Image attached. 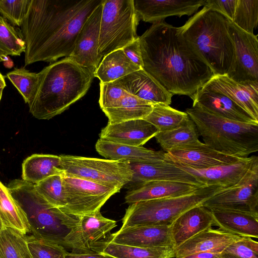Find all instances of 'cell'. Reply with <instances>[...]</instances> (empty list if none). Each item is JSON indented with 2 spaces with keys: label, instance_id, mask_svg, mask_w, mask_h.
Masks as SVG:
<instances>
[{
  "label": "cell",
  "instance_id": "obj_1",
  "mask_svg": "<svg viewBox=\"0 0 258 258\" xmlns=\"http://www.w3.org/2000/svg\"><path fill=\"white\" fill-rule=\"evenodd\" d=\"M139 39L142 69L173 95H186L193 100L214 76L178 27L164 21L153 24Z\"/></svg>",
  "mask_w": 258,
  "mask_h": 258
},
{
  "label": "cell",
  "instance_id": "obj_2",
  "mask_svg": "<svg viewBox=\"0 0 258 258\" xmlns=\"http://www.w3.org/2000/svg\"><path fill=\"white\" fill-rule=\"evenodd\" d=\"M103 0H31L21 26L25 66L69 57L81 27Z\"/></svg>",
  "mask_w": 258,
  "mask_h": 258
},
{
  "label": "cell",
  "instance_id": "obj_3",
  "mask_svg": "<svg viewBox=\"0 0 258 258\" xmlns=\"http://www.w3.org/2000/svg\"><path fill=\"white\" fill-rule=\"evenodd\" d=\"M7 187L23 212L32 236L71 249L73 253H93L83 240L81 216L52 206L37 191L34 184L22 179L12 180Z\"/></svg>",
  "mask_w": 258,
  "mask_h": 258
},
{
  "label": "cell",
  "instance_id": "obj_4",
  "mask_svg": "<svg viewBox=\"0 0 258 258\" xmlns=\"http://www.w3.org/2000/svg\"><path fill=\"white\" fill-rule=\"evenodd\" d=\"M35 98L29 112L38 119L60 114L83 97L94 78V73L66 57L44 68L40 72Z\"/></svg>",
  "mask_w": 258,
  "mask_h": 258
},
{
  "label": "cell",
  "instance_id": "obj_5",
  "mask_svg": "<svg viewBox=\"0 0 258 258\" xmlns=\"http://www.w3.org/2000/svg\"><path fill=\"white\" fill-rule=\"evenodd\" d=\"M178 30L212 70L214 76L227 75L235 59L228 19L204 6Z\"/></svg>",
  "mask_w": 258,
  "mask_h": 258
},
{
  "label": "cell",
  "instance_id": "obj_6",
  "mask_svg": "<svg viewBox=\"0 0 258 258\" xmlns=\"http://www.w3.org/2000/svg\"><path fill=\"white\" fill-rule=\"evenodd\" d=\"M185 112L194 122L204 144L224 154L244 158L258 151V124L220 117L197 106Z\"/></svg>",
  "mask_w": 258,
  "mask_h": 258
},
{
  "label": "cell",
  "instance_id": "obj_7",
  "mask_svg": "<svg viewBox=\"0 0 258 258\" xmlns=\"http://www.w3.org/2000/svg\"><path fill=\"white\" fill-rule=\"evenodd\" d=\"M227 188L220 185L204 186L182 196L132 203L125 210L120 228L141 226H170L186 211L202 205L215 194Z\"/></svg>",
  "mask_w": 258,
  "mask_h": 258
},
{
  "label": "cell",
  "instance_id": "obj_8",
  "mask_svg": "<svg viewBox=\"0 0 258 258\" xmlns=\"http://www.w3.org/2000/svg\"><path fill=\"white\" fill-rule=\"evenodd\" d=\"M140 20L133 0H103L98 54L102 58L136 40Z\"/></svg>",
  "mask_w": 258,
  "mask_h": 258
},
{
  "label": "cell",
  "instance_id": "obj_9",
  "mask_svg": "<svg viewBox=\"0 0 258 258\" xmlns=\"http://www.w3.org/2000/svg\"><path fill=\"white\" fill-rule=\"evenodd\" d=\"M60 168L67 176L121 188L132 182L133 172L126 161L60 155Z\"/></svg>",
  "mask_w": 258,
  "mask_h": 258
},
{
  "label": "cell",
  "instance_id": "obj_10",
  "mask_svg": "<svg viewBox=\"0 0 258 258\" xmlns=\"http://www.w3.org/2000/svg\"><path fill=\"white\" fill-rule=\"evenodd\" d=\"M66 205L62 211L77 216L95 213L121 188L63 175Z\"/></svg>",
  "mask_w": 258,
  "mask_h": 258
},
{
  "label": "cell",
  "instance_id": "obj_11",
  "mask_svg": "<svg viewBox=\"0 0 258 258\" xmlns=\"http://www.w3.org/2000/svg\"><path fill=\"white\" fill-rule=\"evenodd\" d=\"M202 205L210 210L224 209L258 214V163L236 185L215 194Z\"/></svg>",
  "mask_w": 258,
  "mask_h": 258
},
{
  "label": "cell",
  "instance_id": "obj_12",
  "mask_svg": "<svg viewBox=\"0 0 258 258\" xmlns=\"http://www.w3.org/2000/svg\"><path fill=\"white\" fill-rule=\"evenodd\" d=\"M228 31L234 46L235 59L227 75L238 83L258 82V39L228 19Z\"/></svg>",
  "mask_w": 258,
  "mask_h": 258
},
{
  "label": "cell",
  "instance_id": "obj_13",
  "mask_svg": "<svg viewBox=\"0 0 258 258\" xmlns=\"http://www.w3.org/2000/svg\"><path fill=\"white\" fill-rule=\"evenodd\" d=\"M102 2L87 19L77 35L74 49L69 57L95 73L102 58L98 54L100 24Z\"/></svg>",
  "mask_w": 258,
  "mask_h": 258
},
{
  "label": "cell",
  "instance_id": "obj_14",
  "mask_svg": "<svg viewBox=\"0 0 258 258\" xmlns=\"http://www.w3.org/2000/svg\"><path fill=\"white\" fill-rule=\"evenodd\" d=\"M172 163L190 174L203 186L220 185L230 188L236 185L252 167L258 163V157L256 156H251L243 158L232 164L221 165L204 169H194L179 163Z\"/></svg>",
  "mask_w": 258,
  "mask_h": 258
},
{
  "label": "cell",
  "instance_id": "obj_15",
  "mask_svg": "<svg viewBox=\"0 0 258 258\" xmlns=\"http://www.w3.org/2000/svg\"><path fill=\"white\" fill-rule=\"evenodd\" d=\"M206 0H133L139 20L152 24L170 16H190L204 6Z\"/></svg>",
  "mask_w": 258,
  "mask_h": 258
},
{
  "label": "cell",
  "instance_id": "obj_16",
  "mask_svg": "<svg viewBox=\"0 0 258 258\" xmlns=\"http://www.w3.org/2000/svg\"><path fill=\"white\" fill-rule=\"evenodd\" d=\"M242 158L219 152L202 142L166 153L167 160L197 169L232 164Z\"/></svg>",
  "mask_w": 258,
  "mask_h": 258
},
{
  "label": "cell",
  "instance_id": "obj_17",
  "mask_svg": "<svg viewBox=\"0 0 258 258\" xmlns=\"http://www.w3.org/2000/svg\"><path fill=\"white\" fill-rule=\"evenodd\" d=\"M204 87L225 95L258 121V82L238 83L227 75H218Z\"/></svg>",
  "mask_w": 258,
  "mask_h": 258
},
{
  "label": "cell",
  "instance_id": "obj_18",
  "mask_svg": "<svg viewBox=\"0 0 258 258\" xmlns=\"http://www.w3.org/2000/svg\"><path fill=\"white\" fill-rule=\"evenodd\" d=\"M158 130L144 119L108 123L101 131L100 139L131 146H142L158 133Z\"/></svg>",
  "mask_w": 258,
  "mask_h": 258
},
{
  "label": "cell",
  "instance_id": "obj_19",
  "mask_svg": "<svg viewBox=\"0 0 258 258\" xmlns=\"http://www.w3.org/2000/svg\"><path fill=\"white\" fill-rule=\"evenodd\" d=\"M192 106L232 120L258 124L248 112L225 95L203 87L196 93Z\"/></svg>",
  "mask_w": 258,
  "mask_h": 258
},
{
  "label": "cell",
  "instance_id": "obj_20",
  "mask_svg": "<svg viewBox=\"0 0 258 258\" xmlns=\"http://www.w3.org/2000/svg\"><path fill=\"white\" fill-rule=\"evenodd\" d=\"M107 242L140 247L173 246L169 226H141L120 229Z\"/></svg>",
  "mask_w": 258,
  "mask_h": 258
},
{
  "label": "cell",
  "instance_id": "obj_21",
  "mask_svg": "<svg viewBox=\"0 0 258 258\" xmlns=\"http://www.w3.org/2000/svg\"><path fill=\"white\" fill-rule=\"evenodd\" d=\"M113 82L130 94L153 104L169 105L172 94L143 69L131 73Z\"/></svg>",
  "mask_w": 258,
  "mask_h": 258
},
{
  "label": "cell",
  "instance_id": "obj_22",
  "mask_svg": "<svg viewBox=\"0 0 258 258\" xmlns=\"http://www.w3.org/2000/svg\"><path fill=\"white\" fill-rule=\"evenodd\" d=\"M200 186L171 181L154 180L136 183L128 191L125 201L128 204L165 198L182 196L191 194Z\"/></svg>",
  "mask_w": 258,
  "mask_h": 258
},
{
  "label": "cell",
  "instance_id": "obj_23",
  "mask_svg": "<svg viewBox=\"0 0 258 258\" xmlns=\"http://www.w3.org/2000/svg\"><path fill=\"white\" fill-rule=\"evenodd\" d=\"M214 219L211 210L202 205L188 209L169 226L175 248L199 233L211 228Z\"/></svg>",
  "mask_w": 258,
  "mask_h": 258
},
{
  "label": "cell",
  "instance_id": "obj_24",
  "mask_svg": "<svg viewBox=\"0 0 258 258\" xmlns=\"http://www.w3.org/2000/svg\"><path fill=\"white\" fill-rule=\"evenodd\" d=\"M243 237L212 227L188 239L175 249V258H183L201 252L221 253L225 248Z\"/></svg>",
  "mask_w": 258,
  "mask_h": 258
},
{
  "label": "cell",
  "instance_id": "obj_25",
  "mask_svg": "<svg viewBox=\"0 0 258 258\" xmlns=\"http://www.w3.org/2000/svg\"><path fill=\"white\" fill-rule=\"evenodd\" d=\"M129 163L133 172L132 182L133 181L134 183L164 180L184 182L203 186L190 174L168 160L153 163Z\"/></svg>",
  "mask_w": 258,
  "mask_h": 258
},
{
  "label": "cell",
  "instance_id": "obj_26",
  "mask_svg": "<svg viewBox=\"0 0 258 258\" xmlns=\"http://www.w3.org/2000/svg\"><path fill=\"white\" fill-rule=\"evenodd\" d=\"M97 152L107 159L133 163H153L167 161L166 152L142 146L117 144L99 139L95 144Z\"/></svg>",
  "mask_w": 258,
  "mask_h": 258
},
{
  "label": "cell",
  "instance_id": "obj_27",
  "mask_svg": "<svg viewBox=\"0 0 258 258\" xmlns=\"http://www.w3.org/2000/svg\"><path fill=\"white\" fill-rule=\"evenodd\" d=\"M214 225L219 229L242 237L258 238V214L230 210H211Z\"/></svg>",
  "mask_w": 258,
  "mask_h": 258
},
{
  "label": "cell",
  "instance_id": "obj_28",
  "mask_svg": "<svg viewBox=\"0 0 258 258\" xmlns=\"http://www.w3.org/2000/svg\"><path fill=\"white\" fill-rule=\"evenodd\" d=\"M82 238L86 248L92 252L100 253L102 246L116 226L115 220L104 217L100 210L81 216Z\"/></svg>",
  "mask_w": 258,
  "mask_h": 258
},
{
  "label": "cell",
  "instance_id": "obj_29",
  "mask_svg": "<svg viewBox=\"0 0 258 258\" xmlns=\"http://www.w3.org/2000/svg\"><path fill=\"white\" fill-rule=\"evenodd\" d=\"M58 155L34 154L27 157L22 165V179L36 184L55 174H63Z\"/></svg>",
  "mask_w": 258,
  "mask_h": 258
},
{
  "label": "cell",
  "instance_id": "obj_30",
  "mask_svg": "<svg viewBox=\"0 0 258 258\" xmlns=\"http://www.w3.org/2000/svg\"><path fill=\"white\" fill-rule=\"evenodd\" d=\"M124 54L122 49L113 51L104 56L94 75L105 83L113 82L141 69Z\"/></svg>",
  "mask_w": 258,
  "mask_h": 258
},
{
  "label": "cell",
  "instance_id": "obj_31",
  "mask_svg": "<svg viewBox=\"0 0 258 258\" xmlns=\"http://www.w3.org/2000/svg\"><path fill=\"white\" fill-rule=\"evenodd\" d=\"M128 93L117 104L102 109L108 119V123L144 119L152 111L153 105Z\"/></svg>",
  "mask_w": 258,
  "mask_h": 258
},
{
  "label": "cell",
  "instance_id": "obj_32",
  "mask_svg": "<svg viewBox=\"0 0 258 258\" xmlns=\"http://www.w3.org/2000/svg\"><path fill=\"white\" fill-rule=\"evenodd\" d=\"M100 253L111 258H173L175 249L173 246L140 247L107 242Z\"/></svg>",
  "mask_w": 258,
  "mask_h": 258
},
{
  "label": "cell",
  "instance_id": "obj_33",
  "mask_svg": "<svg viewBox=\"0 0 258 258\" xmlns=\"http://www.w3.org/2000/svg\"><path fill=\"white\" fill-rule=\"evenodd\" d=\"M155 138L166 153L172 149L194 146L201 142L196 126L189 117L178 127L158 132Z\"/></svg>",
  "mask_w": 258,
  "mask_h": 258
},
{
  "label": "cell",
  "instance_id": "obj_34",
  "mask_svg": "<svg viewBox=\"0 0 258 258\" xmlns=\"http://www.w3.org/2000/svg\"><path fill=\"white\" fill-rule=\"evenodd\" d=\"M0 216L5 227L16 229L24 234L30 232L27 220L8 187L0 180Z\"/></svg>",
  "mask_w": 258,
  "mask_h": 258
},
{
  "label": "cell",
  "instance_id": "obj_35",
  "mask_svg": "<svg viewBox=\"0 0 258 258\" xmlns=\"http://www.w3.org/2000/svg\"><path fill=\"white\" fill-rule=\"evenodd\" d=\"M189 117L185 112L179 111L168 105L157 103L144 118L153 124L159 132L175 129L183 124Z\"/></svg>",
  "mask_w": 258,
  "mask_h": 258
},
{
  "label": "cell",
  "instance_id": "obj_36",
  "mask_svg": "<svg viewBox=\"0 0 258 258\" xmlns=\"http://www.w3.org/2000/svg\"><path fill=\"white\" fill-rule=\"evenodd\" d=\"M25 235L5 227L0 232V258H32Z\"/></svg>",
  "mask_w": 258,
  "mask_h": 258
},
{
  "label": "cell",
  "instance_id": "obj_37",
  "mask_svg": "<svg viewBox=\"0 0 258 258\" xmlns=\"http://www.w3.org/2000/svg\"><path fill=\"white\" fill-rule=\"evenodd\" d=\"M6 77L21 94L25 102L30 105L37 91L40 80L39 73L31 72L21 67L15 68L8 73Z\"/></svg>",
  "mask_w": 258,
  "mask_h": 258
},
{
  "label": "cell",
  "instance_id": "obj_38",
  "mask_svg": "<svg viewBox=\"0 0 258 258\" xmlns=\"http://www.w3.org/2000/svg\"><path fill=\"white\" fill-rule=\"evenodd\" d=\"M63 174L53 175L34 184L37 191L47 202L62 211L66 205Z\"/></svg>",
  "mask_w": 258,
  "mask_h": 258
},
{
  "label": "cell",
  "instance_id": "obj_39",
  "mask_svg": "<svg viewBox=\"0 0 258 258\" xmlns=\"http://www.w3.org/2000/svg\"><path fill=\"white\" fill-rule=\"evenodd\" d=\"M25 48L21 31L0 15V49L8 55L19 56L25 52Z\"/></svg>",
  "mask_w": 258,
  "mask_h": 258
},
{
  "label": "cell",
  "instance_id": "obj_40",
  "mask_svg": "<svg viewBox=\"0 0 258 258\" xmlns=\"http://www.w3.org/2000/svg\"><path fill=\"white\" fill-rule=\"evenodd\" d=\"M258 22V0H237L232 22L243 31L254 34Z\"/></svg>",
  "mask_w": 258,
  "mask_h": 258
},
{
  "label": "cell",
  "instance_id": "obj_41",
  "mask_svg": "<svg viewBox=\"0 0 258 258\" xmlns=\"http://www.w3.org/2000/svg\"><path fill=\"white\" fill-rule=\"evenodd\" d=\"M32 258H66V249L57 244L25 235Z\"/></svg>",
  "mask_w": 258,
  "mask_h": 258
},
{
  "label": "cell",
  "instance_id": "obj_42",
  "mask_svg": "<svg viewBox=\"0 0 258 258\" xmlns=\"http://www.w3.org/2000/svg\"><path fill=\"white\" fill-rule=\"evenodd\" d=\"M31 0H0V15L14 26L20 27Z\"/></svg>",
  "mask_w": 258,
  "mask_h": 258
},
{
  "label": "cell",
  "instance_id": "obj_43",
  "mask_svg": "<svg viewBox=\"0 0 258 258\" xmlns=\"http://www.w3.org/2000/svg\"><path fill=\"white\" fill-rule=\"evenodd\" d=\"M128 94V93L113 82L100 83V108L103 109L114 107Z\"/></svg>",
  "mask_w": 258,
  "mask_h": 258
},
{
  "label": "cell",
  "instance_id": "obj_44",
  "mask_svg": "<svg viewBox=\"0 0 258 258\" xmlns=\"http://www.w3.org/2000/svg\"><path fill=\"white\" fill-rule=\"evenodd\" d=\"M240 258H258V242L251 237H243L223 250Z\"/></svg>",
  "mask_w": 258,
  "mask_h": 258
},
{
  "label": "cell",
  "instance_id": "obj_45",
  "mask_svg": "<svg viewBox=\"0 0 258 258\" xmlns=\"http://www.w3.org/2000/svg\"><path fill=\"white\" fill-rule=\"evenodd\" d=\"M237 0H206L204 6L222 14L233 21Z\"/></svg>",
  "mask_w": 258,
  "mask_h": 258
},
{
  "label": "cell",
  "instance_id": "obj_46",
  "mask_svg": "<svg viewBox=\"0 0 258 258\" xmlns=\"http://www.w3.org/2000/svg\"><path fill=\"white\" fill-rule=\"evenodd\" d=\"M122 49L125 56L131 61L142 69L143 61L139 36L136 40L124 47Z\"/></svg>",
  "mask_w": 258,
  "mask_h": 258
},
{
  "label": "cell",
  "instance_id": "obj_47",
  "mask_svg": "<svg viewBox=\"0 0 258 258\" xmlns=\"http://www.w3.org/2000/svg\"><path fill=\"white\" fill-rule=\"evenodd\" d=\"M66 258H111L102 253H73L67 251Z\"/></svg>",
  "mask_w": 258,
  "mask_h": 258
},
{
  "label": "cell",
  "instance_id": "obj_48",
  "mask_svg": "<svg viewBox=\"0 0 258 258\" xmlns=\"http://www.w3.org/2000/svg\"><path fill=\"white\" fill-rule=\"evenodd\" d=\"M221 253L215 252H201L189 255L183 258H220Z\"/></svg>",
  "mask_w": 258,
  "mask_h": 258
},
{
  "label": "cell",
  "instance_id": "obj_49",
  "mask_svg": "<svg viewBox=\"0 0 258 258\" xmlns=\"http://www.w3.org/2000/svg\"><path fill=\"white\" fill-rule=\"evenodd\" d=\"M6 86L5 78L0 72V89H4Z\"/></svg>",
  "mask_w": 258,
  "mask_h": 258
},
{
  "label": "cell",
  "instance_id": "obj_50",
  "mask_svg": "<svg viewBox=\"0 0 258 258\" xmlns=\"http://www.w3.org/2000/svg\"><path fill=\"white\" fill-rule=\"evenodd\" d=\"M220 258H240L230 253L222 252L221 253Z\"/></svg>",
  "mask_w": 258,
  "mask_h": 258
},
{
  "label": "cell",
  "instance_id": "obj_51",
  "mask_svg": "<svg viewBox=\"0 0 258 258\" xmlns=\"http://www.w3.org/2000/svg\"><path fill=\"white\" fill-rule=\"evenodd\" d=\"M8 56L7 54L0 49V62L5 60V58Z\"/></svg>",
  "mask_w": 258,
  "mask_h": 258
},
{
  "label": "cell",
  "instance_id": "obj_52",
  "mask_svg": "<svg viewBox=\"0 0 258 258\" xmlns=\"http://www.w3.org/2000/svg\"><path fill=\"white\" fill-rule=\"evenodd\" d=\"M5 227L3 221L2 220L1 217L0 216V232L2 230V229Z\"/></svg>",
  "mask_w": 258,
  "mask_h": 258
},
{
  "label": "cell",
  "instance_id": "obj_53",
  "mask_svg": "<svg viewBox=\"0 0 258 258\" xmlns=\"http://www.w3.org/2000/svg\"><path fill=\"white\" fill-rule=\"evenodd\" d=\"M4 89H0V102L2 99V95H3V91Z\"/></svg>",
  "mask_w": 258,
  "mask_h": 258
}]
</instances>
